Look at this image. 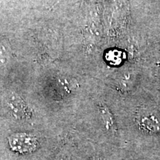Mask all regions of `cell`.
Masks as SVG:
<instances>
[{"label":"cell","instance_id":"7","mask_svg":"<svg viewBox=\"0 0 160 160\" xmlns=\"http://www.w3.org/2000/svg\"><path fill=\"white\" fill-rule=\"evenodd\" d=\"M124 54L122 51L118 50H113L108 52L106 54V59L110 64L113 65H118L122 62Z\"/></svg>","mask_w":160,"mask_h":160},{"label":"cell","instance_id":"2","mask_svg":"<svg viewBox=\"0 0 160 160\" xmlns=\"http://www.w3.org/2000/svg\"><path fill=\"white\" fill-rule=\"evenodd\" d=\"M9 144L12 148H15L17 151H30L36 146V139L31 135L26 133H17L11 136Z\"/></svg>","mask_w":160,"mask_h":160},{"label":"cell","instance_id":"1","mask_svg":"<svg viewBox=\"0 0 160 160\" xmlns=\"http://www.w3.org/2000/svg\"><path fill=\"white\" fill-rule=\"evenodd\" d=\"M2 102L4 110L13 119L22 120L31 117L28 107L17 93L7 92L4 94Z\"/></svg>","mask_w":160,"mask_h":160},{"label":"cell","instance_id":"4","mask_svg":"<svg viewBox=\"0 0 160 160\" xmlns=\"http://www.w3.org/2000/svg\"><path fill=\"white\" fill-rule=\"evenodd\" d=\"M11 48L7 39L0 36V73H5L11 62Z\"/></svg>","mask_w":160,"mask_h":160},{"label":"cell","instance_id":"9","mask_svg":"<svg viewBox=\"0 0 160 160\" xmlns=\"http://www.w3.org/2000/svg\"><path fill=\"white\" fill-rule=\"evenodd\" d=\"M61 1H62V0H57V2H55V4H54V5H53V6L57 5V4H58V3H59V2H61Z\"/></svg>","mask_w":160,"mask_h":160},{"label":"cell","instance_id":"8","mask_svg":"<svg viewBox=\"0 0 160 160\" xmlns=\"http://www.w3.org/2000/svg\"><path fill=\"white\" fill-rule=\"evenodd\" d=\"M92 160H103L102 159L101 157H94L93 159H92Z\"/></svg>","mask_w":160,"mask_h":160},{"label":"cell","instance_id":"6","mask_svg":"<svg viewBox=\"0 0 160 160\" xmlns=\"http://www.w3.org/2000/svg\"><path fill=\"white\" fill-rule=\"evenodd\" d=\"M141 125L144 129L152 132L159 131V122L155 117H152V116L143 117L141 119Z\"/></svg>","mask_w":160,"mask_h":160},{"label":"cell","instance_id":"5","mask_svg":"<svg viewBox=\"0 0 160 160\" xmlns=\"http://www.w3.org/2000/svg\"><path fill=\"white\" fill-rule=\"evenodd\" d=\"M99 109L102 121L106 130L111 132V133H115L117 132V127H116L113 115H112L108 108L105 105H100Z\"/></svg>","mask_w":160,"mask_h":160},{"label":"cell","instance_id":"3","mask_svg":"<svg viewBox=\"0 0 160 160\" xmlns=\"http://www.w3.org/2000/svg\"><path fill=\"white\" fill-rule=\"evenodd\" d=\"M137 80V73L134 71L128 70L118 73L115 78V84L122 91H129L133 88Z\"/></svg>","mask_w":160,"mask_h":160}]
</instances>
